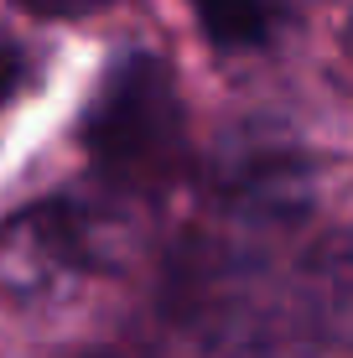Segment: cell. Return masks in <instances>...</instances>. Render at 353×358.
Listing matches in <instances>:
<instances>
[{"label":"cell","instance_id":"7a4b0ae2","mask_svg":"<svg viewBox=\"0 0 353 358\" xmlns=\"http://www.w3.org/2000/svg\"><path fill=\"white\" fill-rule=\"evenodd\" d=\"M83 145L99 177L130 197L166 182L187 156V109L172 68L151 52L120 57L89 104Z\"/></svg>","mask_w":353,"mask_h":358},{"label":"cell","instance_id":"6da1fadb","mask_svg":"<svg viewBox=\"0 0 353 358\" xmlns=\"http://www.w3.org/2000/svg\"><path fill=\"white\" fill-rule=\"evenodd\" d=\"M136 239L141 213L130 192L104 187L99 197H52L0 234V291L10 301H57L89 275L125 265Z\"/></svg>","mask_w":353,"mask_h":358},{"label":"cell","instance_id":"5b68a950","mask_svg":"<svg viewBox=\"0 0 353 358\" xmlns=\"http://www.w3.org/2000/svg\"><path fill=\"white\" fill-rule=\"evenodd\" d=\"M21 83H27V52H21V47L0 31V104H6Z\"/></svg>","mask_w":353,"mask_h":358},{"label":"cell","instance_id":"8992f818","mask_svg":"<svg viewBox=\"0 0 353 358\" xmlns=\"http://www.w3.org/2000/svg\"><path fill=\"white\" fill-rule=\"evenodd\" d=\"M31 16H89V10H104L109 0H16Z\"/></svg>","mask_w":353,"mask_h":358},{"label":"cell","instance_id":"277c9868","mask_svg":"<svg viewBox=\"0 0 353 358\" xmlns=\"http://www.w3.org/2000/svg\"><path fill=\"white\" fill-rule=\"evenodd\" d=\"M187 358H254V348L239 343V338H224V332H213L203 322H192V353Z\"/></svg>","mask_w":353,"mask_h":358},{"label":"cell","instance_id":"3957f363","mask_svg":"<svg viewBox=\"0 0 353 358\" xmlns=\"http://www.w3.org/2000/svg\"><path fill=\"white\" fill-rule=\"evenodd\" d=\"M203 31L224 52H260L286 31L291 6L286 0H192Z\"/></svg>","mask_w":353,"mask_h":358}]
</instances>
